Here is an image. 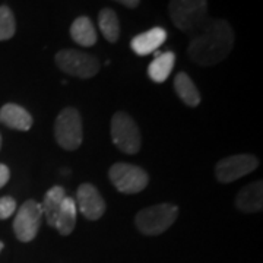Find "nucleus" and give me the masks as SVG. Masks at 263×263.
<instances>
[{"label":"nucleus","instance_id":"f257e3e1","mask_svg":"<svg viewBox=\"0 0 263 263\" xmlns=\"http://www.w3.org/2000/svg\"><path fill=\"white\" fill-rule=\"evenodd\" d=\"M234 31L224 19H208L190 40L187 54L199 66H215L234 47Z\"/></svg>","mask_w":263,"mask_h":263},{"label":"nucleus","instance_id":"f03ea898","mask_svg":"<svg viewBox=\"0 0 263 263\" xmlns=\"http://www.w3.org/2000/svg\"><path fill=\"white\" fill-rule=\"evenodd\" d=\"M170 18L181 31L195 35L208 19V0H170Z\"/></svg>","mask_w":263,"mask_h":263},{"label":"nucleus","instance_id":"7ed1b4c3","mask_svg":"<svg viewBox=\"0 0 263 263\" xmlns=\"http://www.w3.org/2000/svg\"><path fill=\"white\" fill-rule=\"evenodd\" d=\"M179 208L171 203H160L142 209L136 215V227L145 235H160L176 222Z\"/></svg>","mask_w":263,"mask_h":263},{"label":"nucleus","instance_id":"20e7f679","mask_svg":"<svg viewBox=\"0 0 263 263\" xmlns=\"http://www.w3.org/2000/svg\"><path fill=\"white\" fill-rule=\"evenodd\" d=\"M56 142L66 151H75L81 146L84 139L82 119L79 111L73 107H66L57 116L54 123Z\"/></svg>","mask_w":263,"mask_h":263},{"label":"nucleus","instance_id":"39448f33","mask_svg":"<svg viewBox=\"0 0 263 263\" xmlns=\"http://www.w3.org/2000/svg\"><path fill=\"white\" fill-rule=\"evenodd\" d=\"M111 139L124 154H138L141 149L142 136L138 124L127 113L119 111L111 119Z\"/></svg>","mask_w":263,"mask_h":263},{"label":"nucleus","instance_id":"423d86ee","mask_svg":"<svg viewBox=\"0 0 263 263\" xmlns=\"http://www.w3.org/2000/svg\"><path fill=\"white\" fill-rule=\"evenodd\" d=\"M57 67L67 75L88 79L98 73V59L78 50H60L54 57Z\"/></svg>","mask_w":263,"mask_h":263},{"label":"nucleus","instance_id":"0eeeda50","mask_svg":"<svg viewBox=\"0 0 263 263\" xmlns=\"http://www.w3.org/2000/svg\"><path fill=\"white\" fill-rule=\"evenodd\" d=\"M110 181L119 192L126 195L139 193L148 186L149 177L145 170L127 162H116L108 171Z\"/></svg>","mask_w":263,"mask_h":263},{"label":"nucleus","instance_id":"6e6552de","mask_svg":"<svg viewBox=\"0 0 263 263\" xmlns=\"http://www.w3.org/2000/svg\"><path fill=\"white\" fill-rule=\"evenodd\" d=\"M43 219V209L41 203L37 200L29 199L24 202V205L19 208L16 216L13 219V231L19 241L29 243L38 234V230Z\"/></svg>","mask_w":263,"mask_h":263},{"label":"nucleus","instance_id":"1a4fd4ad","mask_svg":"<svg viewBox=\"0 0 263 263\" xmlns=\"http://www.w3.org/2000/svg\"><path fill=\"white\" fill-rule=\"evenodd\" d=\"M259 167V160L250 154H238L221 160L215 167V176L221 183H231L241 179Z\"/></svg>","mask_w":263,"mask_h":263},{"label":"nucleus","instance_id":"9d476101","mask_svg":"<svg viewBox=\"0 0 263 263\" xmlns=\"http://www.w3.org/2000/svg\"><path fill=\"white\" fill-rule=\"evenodd\" d=\"M75 203L76 209L86 219H91V221L100 219L105 212V202L101 193L98 192V189L89 183H84L79 186L76 192Z\"/></svg>","mask_w":263,"mask_h":263},{"label":"nucleus","instance_id":"9b49d317","mask_svg":"<svg viewBox=\"0 0 263 263\" xmlns=\"http://www.w3.org/2000/svg\"><path fill=\"white\" fill-rule=\"evenodd\" d=\"M165 40H167V31L161 27H155L146 32H142L139 35L133 37L130 47L136 54L148 56L152 51H157L165 43Z\"/></svg>","mask_w":263,"mask_h":263},{"label":"nucleus","instance_id":"f8f14e48","mask_svg":"<svg viewBox=\"0 0 263 263\" xmlns=\"http://www.w3.org/2000/svg\"><path fill=\"white\" fill-rule=\"evenodd\" d=\"M0 123L9 129L27 132L32 126V117L24 107L9 103L0 108Z\"/></svg>","mask_w":263,"mask_h":263},{"label":"nucleus","instance_id":"ddd939ff","mask_svg":"<svg viewBox=\"0 0 263 263\" xmlns=\"http://www.w3.org/2000/svg\"><path fill=\"white\" fill-rule=\"evenodd\" d=\"M235 206L243 212H257L263 208V183L253 181L238 192L235 197Z\"/></svg>","mask_w":263,"mask_h":263},{"label":"nucleus","instance_id":"4468645a","mask_svg":"<svg viewBox=\"0 0 263 263\" xmlns=\"http://www.w3.org/2000/svg\"><path fill=\"white\" fill-rule=\"evenodd\" d=\"M70 37L82 47H92L97 43V29L88 16H79L70 25Z\"/></svg>","mask_w":263,"mask_h":263},{"label":"nucleus","instance_id":"2eb2a0df","mask_svg":"<svg viewBox=\"0 0 263 263\" xmlns=\"http://www.w3.org/2000/svg\"><path fill=\"white\" fill-rule=\"evenodd\" d=\"M174 89L180 97V100L189 107H197L202 101V97H200V92L197 91L196 85L192 81V78L184 72H180L176 75Z\"/></svg>","mask_w":263,"mask_h":263},{"label":"nucleus","instance_id":"dca6fc26","mask_svg":"<svg viewBox=\"0 0 263 263\" xmlns=\"http://www.w3.org/2000/svg\"><path fill=\"white\" fill-rule=\"evenodd\" d=\"M65 197L66 192L62 186H54L44 195L41 209H43V216H46L47 224L50 227H54V222H56L57 215L60 212V208H62Z\"/></svg>","mask_w":263,"mask_h":263},{"label":"nucleus","instance_id":"f3484780","mask_svg":"<svg viewBox=\"0 0 263 263\" xmlns=\"http://www.w3.org/2000/svg\"><path fill=\"white\" fill-rule=\"evenodd\" d=\"M176 63V54L173 51L161 53L160 56L155 57V60L151 62L148 66V76L154 82L162 84L168 79L170 73L173 72V67Z\"/></svg>","mask_w":263,"mask_h":263},{"label":"nucleus","instance_id":"a211bd4d","mask_svg":"<svg viewBox=\"0 0 263 263\" xmlns=\"http://www.w3.org/2000/svg\"><path fill=\"white\" fill-rule=\"evenodd\" d=\"M76 203L72 197H65L62 208H60V212L57 215L56 222H54V228L60 233L62 235H69L76 226Z\"/></svg>","mask_w":263,"mask_h":263},{"label":"nucleus","instance_id":"6ab92c4d","mask_svg":"<svg viewBox=\"0 0 263 263\" xmlns=\"http://www.w3.org/2000/svg\"><path fill=\"white\" fill-rule=\"evenodd\" d=\"M98 27L108 43H117L120 37V22L117 18V13L110 8H105L98 15Z\"/></svg>","mask_w":263,"mask_h":263},{"label":"nucleus","instance_id":"aec40b11","mask_svg":"<svg viewBox=\"0 0 263 263\" xmlns=\"http://www.w3.org/2000/svg\"><path fill=\"white\" fill-rule=\"evenodd\" d=\"M16 32V22L13 12L9 6L2 5L0 6V41H6L15 35Z\"/></svg>","mask_w":263,"mask_h":263},{"label":"nucleus","instance_id":"412c9836","mask_svg":"<svg viewBox=\"0 0 263 263\" xmlns=\"http://www.w3.org/2000/svg\"><path fill=\"white\" fill-rule=\"evenodd\" d=\"M15 211H16V202L13 197H0V219H8Z\"/></svg>","mask_w":263,"mask_h":263},{"label":"nucleus","instance_id":"4be33fe9","mask_svg":"<svg viewBox=\"0 0 263 263\" xmlns=\"http://www.w3.org/2000/svg\"><path fill=\"white\" fill-rule=\"evenodd\" d=\"M10 171L8 168V165L5 164H0V189L3 187L8 181H9Z\"/></svg>","mask_w":263,"mask_h":263},{"label":"nucleus","instance_id":"5701e85b","mask_svg":"<svg viewBox=\"0 0 263 263\" xmlns=\"http://www.w3.org/2000/svg\"><path fill=\"white\" fill-rule=\"evenodd\" d=\"M114 2H119V3H122L123 6H126V8L135 9V8L139 5V2H141V0H114Z\"/></svg>","mask_w":263,"mask_h":263},{"label":"nucleus","instance_id":"b1692460","mask_svg":"<svg viewBox=\"0 0 263 263\" xmlns=\"http://www.w3.org/2000/svg\"><path fill=\"white\" fill-rule=\"evenodd\" d=\"M3 247H5V245H3V243H2V241H0V252H2V250H3Z\"/></svg>","mask_w":263,"mask_h":263},{"label":"nucleus","instance_id":"393cba45","mask_svg":"<svg viewBox=\"0 0 263 263\" xmlns=\"http://www.w3.org/2000/svg\"><path fill=\"white\" fill-rule=\"evenodd\" d=\"M0 149H2V135H0Z\"/></svg>","mask_w":263,"mask_h":263}]
</instances>
